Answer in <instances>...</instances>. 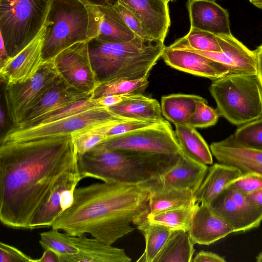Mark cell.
<instances>
[{"instance_id": "obj_1", "label": "cell", "mask_w": 262, "mask_h": 262, "mask_svg": "<svg viewBox=\"0 0 262 262\" xmlns=\"http://www.w3.org/2000/svg\"><path fill=\"white\" fill-rule=\"evenodd\" d=\"M78 157L71 135L1 143V223L29 229L57 183L79 171Z\"/></svg>"}, {"instance_id": "obj_2", "label": "cell", "mask_w": 262, "mask_h": 262, "mask_svg": "<svg viewBox=\"0 0 262 262\" xmlns=\"http://www.w3.org/2000/svg\"><path fill=\"white\" fill-rule=\"evenodd\" d=\"M149 192L138 184L102 182L77 187L72 205L51 228L71 235H91L107 245L134 230L149 212Z\"/></svg>"}, {"instance_id": "obj_3", "label": "cell", "mask_w": 262, "mask_h": 262, "mask_svg": "<svg viewBox=\"0 0 262 262\" xmlns=\"http://www.w3.org/2000/svg\"><path fill=\"white\" fill-rule=\"evenodd\" d=\"M179 154H150L113 150L100 144L79 155L80 174L104 182L139 184L172 167Z\"/></svg>"}, {"instance_id": "obj_4", "label": "cell", "mask_w": 262, "mask_h": 262, "mask_svg": "<svg viewBox=\"0 0 262 262\" xmlns=\"http://www.w3.org/2000/svg\"><path fill=\"white\" fill-rule=\"evenodd\" d=\"M164 43L145 40L138 36L127 42L97 38L88 41L90 61L99 83L119 79L148 77L162 55Z\"/></svg>"}, {"instance_id": "obj_5", "label": "cell", "mask_w": 262, "mask_h": 262, "mask_svg": "<svg viewBox=\"0 0 262 262\" xmlns=\"http://www.w3.org/2000/svg\"><path fill=\"white\" fill-rule=\"evenodd\" d=\"M209 91L220 116L241 126L262 118V87L257 75L228 74L213 80Z\"/></svg>"}, {"instance_id": "obj_6", "label": "cell", "mask_w": 262, "mask_h": 262, "mask_svg": "<svg viewBox=\"0 0 262 262\" xmlns=\"http://www.w3.org/2000/svg\"><path fill=\"white\" fill-rule=\"evenodd\" d=\"M52 0H0V33L10 57L15 56L43 28Z\"/></svg>"}, {"instance_id": "obj_7", "label": "cell", "mask_w": 262, "mask_h": 262, "mask_svg": "<svg viewBox=\"0 0 262 262\" xmlns=\"http://www.w3.org/2000/svg\"><path fill=\"white\" fill-rule=\"evenodd\" d=\"M45 24L44 61L52 60L76 43L89 40L88 10L79 0H52Z\"/></svg>"}, {"instance_id": "obj_8", "label": "cell", "mask_w": 262, "mask_h": 262, "mask_svg": "<svg viewBox=\"0 0 262 262\" xmlns=\"http://www.w3.org/2000/svg\"><path fill=\"white\" fill-rule=\"evenodd\" d=\"M125 120L127 119L116 115L108 107H97L47 124L23 129L11 127L1 138V143L25 141L71 135L112 121Z\"/></svg>"}, {"instance_id": "obj_9", "label": "cell", "mask_w": 262, "mask_h": 262, "mask_svg": "<svg viewBox=\"0 0 262 262\" xmlns=\"http://www.w3.org/2000/svg\"><path fill=\"white\" fill-rule=\"evenodd\" d=\"M53 60L44 61L36 74L20 83L5 84L4 95L8 114L13 125L19 123L58 80Z\"/></svg>"}, {"instance_id": "obj_10", "label": "cell", "mask_w": 262, "mask_h": 262, "mask_svg": "<svg viewBox=\"0 0 262 262\" xmlns=\"http://www.w3.org/2000/svg\"><path fill=\"white\" fill-rule=\"evenodd\" d=\"M101 144L113 150L150 154H179L181 151L175 132L166 120L109 138Z\"/></svg>"}, {"instance_id": "obj_11", "label": "cell", "mask_w": 262, "mask_h": 262, "mask_svg": "<svg viewBox=\"0 0 262 262\" xmlns=\"http://www.w3.org/2000/svg\"><path fill=\"white\" fill-rule=\"evenodd\" d=\"M88 41L71 46L52 60L58 75L67 83L80 92L93 94L99 83L90 61Z\"/></svg>"}, {"instance_id": "obj_12", "label": "cell", "mask_w": 262, "mask_h": 262, "mask_svg": "<svg viewBox=\"0 0 262 262\" xmlns=\"http://www.w3.org/2000/svg\"><path fill=\"white\" fill-rule=\"evenodd\" d=\"M209 205L232 227L234 233L244 232L258 227L262 221V209L253 205L246 194L231 185Z\"/></svg>"}, {"instance_id": "obj_13", "label": "cell", "mask_w": 262, "mask_h": 262, "mask_svg": "<svg viewBox=\"0 0 262 262\" xmlns=\"http://www.w3.org/2000/svg\"><path fill=\"white\" fill-rule=\"evenodd\" d=\"M208 167L196 163L179 153L177 163L159 176L139 183L149 190L159 189L188 190L194 193L204 180Z\"/></svg>"}, {"instance_id": "obj_14", "label": "cell", "mask_w": 262, "mask_h": 262, "mask_svg": "<svg viewBox=\"0 0 262 262\" xmlns=\"http://www.w3.org/2000/svg\"><path fill=\"white\" fill-rule=\"evenodd\" d=\"M88 13L87 36L115 42H127L137 36L126 25L113 6L86 5Z\"/></svg>"}, {"instance_id": "obj_15", "label": "cell", "mask_w": 262, "mask_h": 262, "mask_svg": "<svg viewBox=\"0 0 262 262\" xmlns=\"http://www.w3.org/2000/svg\"><path fill=\"white\" fill-rule=\"evenodd\" d=\"M46 33L44 24L37 36L15 56L1 66L2 80L5 84L25 82L33 77L42 66V48Z\"/></svg>"}, {"instance_id": "obj_16", "label": "cell", "mask_w": 262, "mask_h": 262, "mask_svg": "<svg viewBox=\"0 0 262 262\" xmlns=\"http://www.w3.org/2000/svg\"><path fill=\"white\" fill-rule=\"evenodd\" d=\"M82 179L79 171H77L58 182L34 216L29 229L52 227L57 217L72 205L75 189Z\"/></svg>"}, {"instance_id": "obj_17", "label": "cell", "mask_w": 262, "mask_h": 262, "mask_svg": "<svg viewBox=\"0 0 262 262\" xmlns=\"http://www.w3.org/2000/svg\"><path fill=\"white\" fill-rule=\"evenodd\" d=\"M221 52L190 50L224 65L229 74H257V59L251 51L232 35H216Z\"/></svg>"}, {"instance_id": "obj_18", "label": "cell", "mask_w": 262, "mask_h": 262, "mask_svg": "<svg viewBox=\"0 0 262 262\" xmlns=\"http://www.w3.org/2000/svg\"><path fill=\"white\" fill-rule=\"evenodd\" d=\"M218 163L238 169L242 174L253 173L262 177V150L244 146L231 135L210 145Z\"/></svg>"}, {"instance_id": "obj_19", "label": "cell", "mask_w": 262, "mask_h": 262, "mask_svg": "<svg viewBox=\"0 0 262 262\" xmlns=\"http://www.w3.org/2000/svg\"><path fill=\"white\" fill-rule=\"evenodd\" d=\"M161 57L174 69L212 80L229 74L223 64L190 50L165 46Z\"/></svg>"}, {"instance_id": "obj_20", "label": "cell", "mask_w": 262, "mask_h": 262, "mask_svg": "<svg viewBox=\"0 0 262 262\" xmlns=\"http://www.w3.org/2000/svg\"><path fill=\"white\" fill-rule=\"evenodd\" d=\"M134 13L157 41L164 43L170 26L167 0H118Z\"/></svg>"}, {"instance_id": "obj_21", "label": "cell", "mask_w": 262, "mask_h": 262, "mask_svg": "<svg viewBox=\"0 0 262 262\" xmlns=\"http://www.w3.org/2000/svg\"><path fill=\"white\" fill-rule=\"evenodd\" d=\"M93 94L82 93L67 83L60 76L55 83L18 124L11 127L23 128L37 118L58 108L92 97Z\"/></svg>"}, {"instance_id": "obj_22", "label": "cell", "mask_w": 262, "mask_h": 262, "mask_svg": "<svg viewBox=\"0 0 262 262\" xmlns=\"http://www.w3.org/2000/svg\"><path fill=\"white\" fill-rule=\"evenodd\" d=\"M190 27L216 35H232L229 15L213 0H188Z\"/></svg>"}, {"instance_id": "obj_23", "label": "cell", "mask_w": 262, "mask_h": 262, "mask_svg": "<svg viewBox=\"0 0 262 262\" xmlns=\"http://www.w3.org/2000/svg\"><path fill=\"white\" fill-rule=\"evenodd\" d=\"M188 232L195 244L209 245L234 233V230L208 204L201 203L194 213Z\"/></svg>"}, {"instance_id": "obj_24", "label": "cell", "mask_w": 262, "mask_h": 262, "mask_svg": "<svg viewBox=\"0 0 262 262\" xmlns=\"http://www.w3.org/2000/svg\"><path fill=\"white\" fill-rule=\"evenodd\" d=\"M72 237L78 252L61 256L60 262H130L132 260L123 249L113 247L95 238H87L84 235Z\"/></svg>"}, {"instance_id": "obj_25", "label": "cell", "mask_w": 262, "mask_h": 262, "mask_svg": "<svg viewBox=\"0 0 262 262\" xmlns=\"http://www.w3.org/2000/svg\"><path fill=\"white\" fill-rule=\"evenodd\" d=\"M108 108L116 115L126 119L157 122L165 120L159 101L143 94L127 95L121 102Z\"/></svg>"}, {"instance_id": "obj_26", "label": "cell", "mask_w": 262, "mask_h": 262, "mask_svg": "<svg viewBox=\"0 0 262 262\" xmlns=\"http://www.w3.org/2000/svg\"><path fill=\"white\" fill-rule=\"evenodd\" d=\"M242 175V172L236 167L220 163L212 164L194 193L196 203L209 204L216 195Z\"/></svg>"}, {"instance_id": "obj_27", "label": "cell", "mask_w": 262, "mask_h": 262, "mask_svg": "<svg viewBox=\"0 0 262 262\" xmlns=\"http://www.w3.org/2000/svg\"><path fill=\"white\" fill-rule=\"evenodd\" d=\"M174 132L181 148L180 152L196 163L213 164L210 147L195 128L188 124H176Z\"/></svg>"}, {"instance_id": "obj_28", "label": "cell", "mask_w": 262, "mask_h": 262, "mask_svg": "<svg viewBox=\"0 0 262 262\" xmlns=\"http://www.w3.org/2000/svg\"><path fill=\"white\" fill-rule=\"evenodd\" d=\"M204 98L195 95L173 94L163 96L161 107L163 116L174 125L188 124L196 103Z\"/></svg>"}, {"instance_id": "obj_29", "label": "cell", "mask_w": 262, "mask_h": 262, "mask_svg": "<svg viewBox=\"0 0 262 262\" xmlns=\"http://www.w3.org/2000/svg\"><path fill=\"white\" fill-rule=\"evenodd\" d=\"M194 244L188 231L173 230L152 262H191Z\"/></svg>"}, {"instance_id": "obj_30", "label": "cell", "mask_w": 262, "mask_h": 262, "mask_svg": "<svg viewBox=\"0 0 262 262\" xmlns=\"http://www.w3.org/2000/svg\"><path fill=\"white\" fill-rule=\"evenodd\" d=\"M149 192L148 214L192 206L198 204L195 201L194 193L188 190L159 189L149 190Z\"/></svg>"}, {"instance_id": "obj_31", "label": "cell", "mask_w": 262, "mask_h": 262, "mask_svg": "<svg viewBox=\"0 0 262 262\" xmlns=\"http://www.w3.org/2000/svg\"><path fill=\"white\" fill-rule=\"evenodd\" d=\"M135 225L144 235L146 242L144 252L137 261L152 262L173 230L150 222L147 217L140 220Z\"/></svg>"}, {"instance_id": "obj_32", "label": "cell", "mask_w": 262, "mask_h": 262, "mask_svg": "<svg viewBox=\"0 0 262 262\" xmlns=\"http://www.w3.org/2000/svg\"><path fill=\"white\" fill-rule=\"evenodd\" d=\"M200 204L170 209L154 214H148L150 222L166 226L172 230L188 231L194 213Z\"/></svg>"}, {"instance_id": "obj_33", "label": "cell", "mask_w": 262, "mask_h": 262, "mask_svg": "<svg viewBox=\"0 0 262 262\" xmlns=\"http://www.w3.org/2000/svg\"><path fill=\"white\" fill-rule=\"evenodd\" d=\"M148 77L137 80L119 79L99 83L93 93L92 98L110 95H130L143 94L147 88Z\"/></svg>"}, {"instance_id": "obj_34", "label": "cell", "mask_w": 262, "mask_h": 262, "mask_svg": "<svg viewBox=\"0 0 262 262\" xmlns=\"http://www.w3.org/2000/svg\"><path fill=\"white\" fill-rule=\"evenodd\" d=\"M169 47L173 49L222 52L216 35L191 27L186 35L177 39Z\"/></svg>"}, {"instance_id": "obj_35", "label": "cell", "mask_w": 262, "mask_h": 262, "mask_svg": "<svg viewBox=\"0 0 262 262\" xmlns=\"http://www.w3.org/2000/svg\"><path fill=\"white\" fill-rule=\"evenodd\" d=\"M123 121L124 120L112 121L71 134L74 145L78 155L85 154L106 140V133L113 126Z\"/></svg>"}, {"instance_id": "obj_36", "label": "cell", "mask_w": 262, "mask_h": 262, "mask_svg": "<svg viewBox=\"0 0 262 262\" xmlns=\"http://www.w3.org/2000/svg\"><path fill=\"white\" fill-rule=\"evenodd\" d=\"M39 243L43 249H49L56 252L60 256L71 255L78 252L71 235L61 233L59 230H51L39 233Z\"/></svg>"}, {"instance_id": "obj_37", "label": "cell", "mask_w": 262, "mask_h": 262, "mask_svg": "<svg viewBox=\"0 0 262 262\" xmlns=\"http://www.w3.org/2000/svg\"><path fill=\"white\" fill-rule=\"evenodd\" d=\"M97 107H102L98 103L97 99H93L92 97H91L83 101L48 113L34 120L27 126L23 128L47 124L82 112Z\"/></svg>"}, {"instance_id": "obj_38", "label": "cell", "mask_w": 262, "mask_h": 262, "mask_svg": "<svg viewBox=\"0 0 262 262\" xmlns=\"http://www.w3.org/2000/svg\"><path fill=\"white\" fill-rule=\"evenodd\" d=\"M233 136L244 146L262 150V118L239 126Z\"/></svg>"}, {"instance_id": "obj_39", "label": "cell", "mask_w": 262, "mask_h": 262, "mask_svg": "<svg viewBox=\"0 0 262 262\" xmlns=\"http://www.w3.org/2000/svg\"><path fill=\"white\" fill-rule=\"evenodd\" d=\"M220 116L217 109L208 105L206 99L198 101L190 116L188 125L194 128H205L215 125Z\"/></svg>"}, {"instance_id": "obj_40", "label": "cell", "mask_w": 262, "mask_h": 262, "mask_svg": "<svg viewBox=\"0 0 262 262\" xmlns=\"http://www.w3.org/2000/svg\"><path fill=\"white\" fill-rule=\"evenodd\" d=\"M113 7L136 36L146 41H156L145 30L136 16L125 6L118 2Z\"/></svg>"}, {"instance_id": "obj_41", "label": "cell", "mask_w": 262, "mask_h": 262, "mask_svg": "<svg viewBox=\"0 0 262 262\" xmlns=\"http://www.w3.org/2000/svg\"><path fill=\"white\" fill-rule=\"evenodd\" d=\"M158 122H160L137 119L126 120L113 126L106 133V137L107 140L118 135L152 125Z\"/></svg>"}, {"instance_id": "obj_42", "label": "cell", "mask_w": 262, "mask_h": 262, "mask_svg": "<svg viewBox=\"0 0 262 262\" xmlns=\"http://www.w3.org/2000/svg\"><path fill=\"white\" fill-rule=\"evenodd\" d=\"M229 185L247 194L262 188V177L253 173L244 174Z\"/></svg>"}, {"instance_id": "obj_43", "label": "cell", "mask_w": 262, "mask_h": 262, "mask_svg": "<svg viewBox=\"0 0 262 262\" xmlns=\"http://www.w3.org/2000/svg\"><path fill=\"white\" fill-rule=\"evenodd\" d=\"M0 262H37L17 248L0 243Z\"/></svg>"}, {"instance_id": "obj_44", "label": "cell", "mask_w": 262, "mask_h": 262, "mask_svg": "<svg viewBox=\"0 0 262 262\" xmlns=\"http://www.w3.org/2000/svg\"><path fill=\"white\" fill-rule=\"evenodd\" d=\"M193 262H225L226 259L217 254L206 251H200L193 259Z\"/></svg>"}, {"instance_id": "obj_45", "label": "cell", "mask_w": 262, "mask_h": 262, "mask_svg": "<svg viewBox=\"0 0 262 262\" xmlns=\"http://www.w3.org/2000/svg\"><path fill=\"white\" fill-rule=\"evenodd\" d=\"M127 95H110L98 99V103L104 107H109L121 102Z\"/></svg>"}, {"instance_id": "obj_46", "label": "cell", "mask_w": 262, "mask_h": 262, "mask_svg": "<svg viewBox=\"0 0 262 262\" xmlns=\"http://www.w3.org/2000/svg\"><path fill=\"white\" fill-rule=\"evenodd\" d=\"M37 262H60V256L55 251L49 249H44L41 257Z\"/></svg>"}, {"instance_id": "obj_47", "label": "cell", "mask_w": 262, "mask_h": 262, "mask_svg": "<svg viewBox=\"0 0 262 262\" xmlns=\"http://www.w3.org/2000/svg\"><path fill=\"white\" fill-rule=\"evenodd\" d=\"M246 195L253 205L262 209V188Z\"/></svg>"}, {"instance_id": "obj_48", "label": "cell", "mask_w": 262, "mask_h": 262, "mask_svg": "<svg viewBox=\"0 0 262 262\" xmlns=\"http://www.w3.org/2000/svg\"><path fill=\"white\" fill-rule=\"evenodd\" d=\"M257 59V76L262 87V44L254 51Z\"/></svg>"}, {"instance_id": "obj_49", "label": "cell", "mask_w": 262, "mask_h": 262, "mask_svg": "<svg viewBox=\"0 0 262 262\" xmlns=\"http://www.w3.org/2000/svg\"><path fill=\"white\" fill-rule=\"evenodd\" d=\"M85 5L113 6L118 0H79Z\"/></svg>"}, {"instance_id": "obj_50", "label": "cell", "mask_w": 262, "mask_h": 262, "mask_svg": "<svg viewBox=\"0 0 262 262\" xmlns=\"http://www.w3.org/2000/svg\"><path fill=\"white\" fill-rule=\"evenodd\" d=\"M10 57L9 56L3 38L1 36L0 45V63L1 66L5 63Z\"/></svg>"}, {"instance_id": "obj_51", "label": "cell", "mask_w": 262, "mask_h": 262, "mask_svg": "<svg viewBox=\"0 0 262 262\" xmlns=\"http://www.w3.org/2000/svg\"><path fill=\"white\" fill-rule=\"evenodd\" d=\"M0 124L1 128L4 126L5 124V114L3 111L2 107H1V111H0Z\"/></svg>"}, {"instance_id": "obj_52", "label": "cell", "mask_w": 262, "mask_h": 262, "mask_svg": "<svg viewBox=\"0 0 262 262\" xmlns=\"http://www.w3.org/2000/svg\"><path fill=\"white\" fill-rule=\"evenodd\" d=\"M251 3L257 8L262 9V0H253Z\"/></svg>"}, {"instance_id": "obj_53", "label": "cell", "mask_w": 262, "mask_h": 262, "mask_svg": "<svg viewBox=\"0 0 262 262\" xmlns=\"http://www.w3.org/2000/svg\"><path fill=\"white\" fill-rule=\"evenodd\" d=\"M256 260L257 262H262V251L256 256Z\"/></svg>"}, {"instance_id": "obj_54", "label": "cell", "mask_w": 262, "mask_h": 262, "mask_svg": "<svg viewBox=\"0 0 262 262\" xmlns=\"http://www.w3.org/2000/svg\"><path fill=\"white\" fill-rule=\"evenodd\" d=\"M251 3L253 2V0H249Z\"/></svg>"}, {"instance_id": "obj_55", "label": "cell", "mask_w": 262, "mask_h": 262, "mask_svg": "<svg viewBox=\"0 0 262 262\" xmlns=\"http://www.w3.org/2000/svg\"><path fill=\"white\" fill-rule=\"evenodd\" d=\"M173 1V0H167V1H168V2H170V1Z\"/></svg>"}, {"instance_id": "obj_56", "label": "cell", "mask_w": 262, "mask_h": 262, "mask_svg": "<svg viewBox=\"0 0 262 262\" xmlns=\"http://www.w3.org/2000/svg\"><path fill=\"white\" fill-rule=\"evenodd\" d=\"M213 1H214V0H213Z\"/></svg>"}]
</instances>
